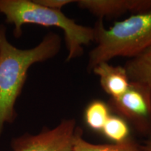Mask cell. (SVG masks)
Segmentation results:
<instances>
[{"mask_svg":"<svg viewBox=\"0 0 151 151\" xmlns=\"http://www.w3.org/2000/svg\"><path fill=\"white\" fill-rule=\"evenodd\" d=\"M6 29L5 24H0V137L5 124L13 123L18 116L15 105L30 67L55 58L62 46L60 35L49 32L37 46L18 48L9 42Z\"/></svg>","mask_w":151,"mask_h":151,"instance_id":"6da1fadb","label":"cell"},{"mask_svg":"<svg viewBox=\"0 0 151 151\" xmlns=\"http://www.w3.org/2000/svg\"><path fill=\"white\" fill-rule=\"evenodd\" d=\"M0 14L7 24L14 26L16 39L22 35V27L27 24L61 29L65 33L67 62L82 55L84 46L94 41L93 27L79 24L62 11L48 9L35 0H0Z\"/></svg>","mask_w":151,"mask_h":151,"instance_id":"7a4b0ae2","label":"cell"},{"mask_svg":"<svg viewBox=\"0 0 151 151\" xmlns=\"http://www.w3.org/2000/svg\"><path fill=\"white\" fill-rule=\"evenodd\" d=\"M93 28L97 45L89 53V70L117 57L134 58L151 46V11L132 15L109 29L99 19Z\"/></svg>","mask_w":151,"mask_h":151,"instance_id":"3957f363","label":"cell"},{"mask_svg":"<svg viewBox=\"0 0 151 151\" xmlns=\"http://www.w3.org/2000/svg\"><path fill=\"white\" fill-rule=\"evenodd\" d=\"M109 106L129 122L138 133L146 137L151 134V90L147 87L130 82L123 94L111 98Z\"/></svg>","mask_w":151,"mask_h":151,"instance_id":"277c9868","label":"cell"},{"mask_svg":"<svg viewBox=\"0 0 151 151\" xmlns=\"http://www.w3.org/2000/svg\"><path fill=\"white\" fill-rule=\"evenodd\" d=\"M75 119H63L58 125L43 127L35 135L25 133L11 141L13 151H73L77 130Z\"/></svg>","mask_w":151,"mask_h":151,"instance_id":"5b68a950","label":"cell"},{"mask_svg":"<svg viewBox=\"0 0 151 151\" xmlns=\"http://www.w3.org/2000/svg\"><path fill=\"white\" fill-rule=\"evenodd\" d=\"M76 3L79 8L101 20L116 18L127 12L133 15L151 11V0H78Z\"/></svg>","mask_w":151,"mask_h":151,"instance_id":"8992f818","label":"cell"},{"mask_svg":"<svg viewBox=\"0 0 151 151\" xmlns=\"http://www.w3.org/2000/svg\"><path fill=\"white\" fill-rule=\"evenodd\" d=\"M92 71L99 76L101 88L111 98L120 97L129 88L130 81L124 67L113 66L104 62Z\"/></svg>","mask_w":151,"mask_h":151,"instance_id":"52a82bcc","label":"cell"},{"mask_svg":"<svg viewBox=\"0 0 151 151\" xmlns=\"http://www.w3.org/2000/svg\"><path fill=\"white\" fill-rule=\"evenodd\" d=\"M124 67L130 82L143 85L151 90V46L130 58Z\"/></svg>","mask_w":151,"mask_h":151,"instance_id":"ba28073f","label":"cell"},{"mask_svg":"<svg viewBox=\"0 0 151 151\" xmlns=\"http://www.w3.org/2000/svg\"><path fill=\"white\" fill-rule=\"evenodd\" d=\"M73 151H141V144L131 138L120 143L94 144L85 140L82 129L77 127Z\"/></svg>","mask_w":151,"mask_h":151,"instance_id":"9c48e42d","label":"cell"},{"mask_svg":"<svg viewBox=\"0 0 151 151\" xmlns=\"http://www.w3.org/2000/svg\"><path fill=\"white\" fill-rule=\"evenodd\" d=\"M110 116L109 105L99 100L90 102L85 111V120L87 125L97 132H101Z\"/></svg>","mask_w":151,"mask_h":151,"instance_id":"30bf717a","label":"cell"},{"mask_svg":"<svg viewBox=\"0 0 151 151\" xmlns=\"http://www.w3.org/2000/svg\"><path fill=\"white\" fill-rule=\"evenodd\" d=\"M101 132L113 143L122 142L129 138V128L127 122L120 116L111 115Z\"/></svg>","mask_w":151,"mask_h":151,"instance_id":"8fae6325","label":"cell"},{"mask_svg":"<svg viewBox=\"0 0 151 151\" xmlns=\"http://www.w3.org/2000/svg\"><path fill=\"white\" fill-rule=\"evenodd\" d=\"M43 6L52 9V10L61 11L64 6L69 4L76 3L73 0H35Z\"/></svg>","mask_w":151,"mask_h":151,"instance_id":"7c38bea8","label":"cell"},{"mask_svg":"<svg viewBox=\"0 0 151 151\" xmlns=\"http://www.w3.org/2000/svg\"><path fill=\"white\" fill-rule=\"evenodd\" d=\"M141 151H151V134L147 137V139L141 145Z\"/></svg>","mask_w":151,"mask_h":151,"instance_id":"4fadbf2b","label":"cell"}]
</instances>
